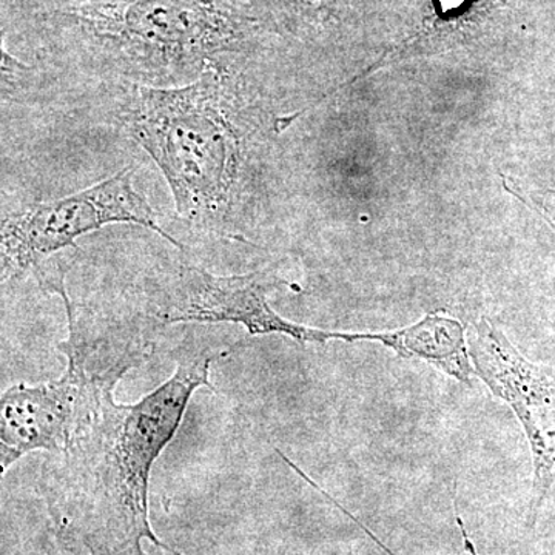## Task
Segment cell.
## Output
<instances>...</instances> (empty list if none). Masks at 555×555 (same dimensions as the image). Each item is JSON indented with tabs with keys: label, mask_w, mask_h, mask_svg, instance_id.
<instances>
[{
	"label": "cell",
	"mask_w": 555,
	"mask_h": 555,
	"mask_svg": "<svg viewBox=\"0 0 555 555\" xmlns=\"http://www.w3.org/2000/svg\"><path fill=\"white\" fill-rule=\"evenodd\" d=\"M225 353L188 352L166 383L137 403H116V386L94 400L67 449L46 466V495L57 537L87 555H145L142 540L182 555L150 525V476L177 436L193 393L215 389L210 369Z\"/></svg>",
	"instance_id": "obj_1"
},
{
	"label": "cell",
	"mask_w": 555,
	"mask_h": 555,
	"mask_svg": "<svg viewBox=\"0 0 555 555\" xmlns=\"http://www.w3.org/2000/svg\"><path fill=\"white\" fill-rule=\"evenodd\" d=\"M42 22L61 50L119 83L178 87L243 73L259 17L248 0H57Z\"/></svg>",
	"instance_id": "obj_2"
},
{
	"label": "cell",
	"mask_w": 555,
	"mask_h": 555,
	"mask_svg": "<svg viewBox=\"0 0 555 555\" xmlns=\"http://www.w3.org/2000/svg\"><path fill=\"white\" fill-rule=\"evenodd\" d=\"M119 86L120 127L163 171L178 217L230 233L247 190L241 73L210 69L178 87Z\"/></svg>",
	"instance_id": "obj_3"
},
{
	"label": "cell",
	"mask_w": 555,
	"mask_h": 555,
	"mask_svg": "<svg viewBox=\"0 0 555 555\" xmlns=\"http://www.w3.org/2000/svg\"><path fill=\"white\" fill-rule=\"evenodd\" d=\"M276 284L280 281L264 272L222 276L179 262L149 278L130 317L120 320L144 335L179 323H230L251 335H286L299 343L361 341V332L323 331L281 317L269 302Z\"/></svg>",
	"instance_id": "obj_4"
},
{
	"label": "cell",
	"mask_w": 555,
	"mask_h": 555,
	"mask_svg": "<svg viewBox=\"0 0 555 555\" xmlns=\"http://www.w3.org/2000/svg\"><path fill=\"white\" fill-rule=\"evenodd\" d=\"M133 173V167H126L64 198L3 211L0 232L3 281L30 273L39 280L47 262L61 251L76 247L79 236L120 222L153 230L184 250L181 241L164 230L149 201L134 189Z\"/></svg>",
	"instance_id": "obj_5"
},
{
	"label": "cell",
	"mask_w": 555,
	"mask_h": 555,
	"mask_svg": "<svg viewBox=\"0 0 555 555\" xmlns=\"http://www.w3.org/2000/svg\"><path fill=\"white\" fill-rule=\"evenodd\" d=\"M469 356L477 375L517 415L531 448L534 465L531 520L545 502L555 477V383L542 367L521 356L486 318L469 337Z\"/></svg>",
	"instance_id": "obj_6"
},
{
	"label": "cell",
	"mask_w": 555,
	"mask_h": 555,
	"mask_svg": "<svg viewBox=\"0 0 555 555\" xmlns=\"http://www.w3.org/2000/svg\"><path fill=\"white\" fill-rule=\"evenodd\" d=\"M372 341L382 343L400 357L426 361L463 385L473 382L465 327L454 318L427 315L400 331L372 334Z\"/></svg>",
	"instance_id": "obj_7"
}]
</instances>
